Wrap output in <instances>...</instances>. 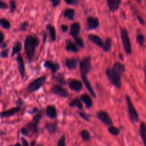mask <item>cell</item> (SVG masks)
<instances>
[{"label":"cell","instance_id":"cell-1","mask_svg":"<svg viewBox=\"0 0 146 146\" xmlns=\"http://www.w3.org/2000/svg\"><path fill=\"white\" fill-rule=\"evenodd\" d=\"M39 44V38L33 35L26 36L24 41V49L29 62H31L34 56L35 49Z\"/></svg>","mask_w":146,"mask_h":146},{"label":"cell","instance_id":"cell-2","mask_svg":"<svg viewBox=\"0 0 146 146\" xmlns=\"http://www.w3.org/2000/svg\"><path fill=\"white\" fill-rule=\"evenodd\" d=\"M120 36L123 48L127 55L131 54L132 52V44L129 37L128 31L125 28L120 27Z\"/></svg>","mask_w":146,"mask_h":146},{"label":"cell","instance_id":"cell-3","mask_svg":"<svg viewBox=\"0 0 146 146\" xmlns=\"http://www.w3.org/2000/svg\"><path fill=\"white\" fill-rule=\"evenodd\" d=\"M125 101L127 105V111L129 120L132 122H138L139 120V115L131 101L130 97L128 95L125 96Z\"/></svg>","mask_w":146,"mask_h":146},{"label":"cell","instance_id":"cell-4","mask_svg":"<svg viewBox=\"0 0 146 146\" xmlns=\"http://www.w3.org/2000/svg\"><path fill=\"white\" fill-rule=\"evenodd\" d=\"M106 74L111 83L117 88H120L121 86V76L114 71L112 68H108L106 70Z\"/></svg>","mask_w":146,"mask_h":146},{"label":"cell","instance_id":"cell-5","mask_svg":"<svg viewBox=\"0 0 146 146\" xmlns=\"http://www.w3.org/2000/svg\"><path fill=\"white\" fill-rule=\"evenodd\" d=\"M46 77L40 76L31 81L27 86L26 90L29 92H33L39 90L44 83Z\"/></svg>","mask_w":146,"mask_h":146},{"label":"cell","instance_id":"cell-6","mask_svg":"<svg viewBox=\"0 0 146 146\" xmlns=\"http://www.w3.org/2000/svg\"><path fill=\"white\" fill-rule=\"evenodd\" d=\"M42 117V113L41 112H39L38 113H36L33 117V120L31 122L28 123L26 126L25 128L29 131L33 133H36L38 132V125L39 121V120Z\"/></svg>","mask_w":146,"mask_h":146},{"label":"cell","instance_id":"cell-7","mask_svg":"<svg viewBox=\"0 0 146 146\" xmlns=\"http://www.w3.org/2000/svg\"><path fill=\"white\" fill-rule=\"evenodd\" d=\"M91 58L90 56L84 57L79 63L80 71L82 76H86L91 69Z\"/></svg>","mask_w":146,"mask_h":146},{"label":"cell","instance_id":"cell-8","mask_svg":"<svg viewBox=\"0 0 146 146\" xmlns=\"http://www.w3.org/2000/svg\"><path fill=\"white\" fill-rule=\"evenodd\" d=\"M97 117L104 124L107 125H111L112 124V121L108 115V113L105 111H99L97 112Z\"/></svg>","mask_w":146,"mask_h":146},{"label":"cell","instance_id":"cell-9","mask_svg":"<svg viewBox=\"0 0 146 146\" xmlns=\"http://www.w3.org/2000/svg\"><path fill=\"white\" fill-rule=\"evenodd\" d=\"M51 91L55 95L60 97L67 98L68 96V92L67 90L65 88L59 84H56L51 89Z\"/></svg>","mask_w":146,"mask_h":146},{"label":"cell","instance_id":"cell-10","mask_svg":"<svg viewBox=\"0 0 146 146\" xmlns=\"http://www.w3.org/2000/svg\"><path fill=\"white\" fill-rule=\"evenodd\" d=\"M87 29L93 30L96 29L99 26V19L96 17H89L87 19Z\"/></svg>","mask_w":146,"mask_h":146},{"label":"cell","instance_id":"cell-11","mask_svg":"<svg viewBox=\"0 0 146 146\" xmlns=\"http://www.w3.org/2000/svg\"><path fill=\"white\" fill-rule=\"evenodd\" d=\"M15 60L18 63V68L19 72L22 78H24L25 76V64L23 62V59L21 55V54H18L17 58H15Z\"/></svg>","mask_w":146,"mask_h":146},{"label":"cell","instance_id":"cell-12","mask_svg":"<svg viewBox=\"0 0 146 146\" xmlns=\"http://www.w3.org/2000/svg\"><path fill=\"white\" fill-rule=\"evenodd\" d=\"M20 110H21V107L19 106H18V107H13V108H11L10 109H9L7 110L2 111L0 113L1 117L3 118V117H10V116L15 115L17 112H18L20 111Z\"/></svg>","mask_w":146,"mask_h":146},{"label":"cell","instance_id":"cell-13","mask_svg":"<svg viewBox=\"0 0 146 146\" xmlns=\"http://www.w3.org/2000/svg\"><path fill=\"white\" fill-rule=\"evenodd\" d=\"M139 132L144 146H146V123L145 122H141L139 128Z\"/></svg>","mask_w":146,"mask_h":146},{"label":"cell","instance_id":"cell-14","mask_svg":"<svg viewBox=\"0 0 146 146\" xmlns=\"http://www.w3.org/2000/svg\"><path fill=\"white\" fill-rule=\"evenodd\" d=\"M88 39L99 47H103L104 42L102 39L97 35L91 34L88 35Z\"/></svg>","mask_w":146,"mask_h":146},{"label":"cell","instance_id":"cell-15","mask_svg":"<svg viewBox=\"0 0 146 146\" xmlns=\"http://www.w3.org/2000/svg\"><path fill=\"white\" fill-rule=\"evenodd\" d=\"M44 66L46 68L50 69L53 73L56 72L60 68V66L58 63L53 62L51 60H46L44 63Z\"/></svg>","mask_w":146,"mask_h":146},{"label":"cell","instance_id":"cell-16","mask_svg":"<svg viewBox=\"0 0 146 146\" xmlns=\"http://www.w3.org/2000/svg\"><path fill=\"white\" fill-rule=\"evenodd\" d=\"M79 60L76 58L67 59L65 61V65L69 70H75L76 68Z\"/></svg>","mask_w":146,"mask_h":146},{"label":"cell","instance_id":"cell-17","mask_svg":"<svg viewBox=\"0 0 146 146\" xmlns=\"http://www.w3.org/2000/svg\"><path fill=\"white\" fill-rule=\"evenodd\" d=\"M46 114L48 117L54 119L57 117V112L55 106L48 105L46 107Z\"/></svg>","mask_w":146,"mask_h":146},{"label":"cell","instance_id":"cell-18","mask_svg":"<svg viewBox=\"0 0 146 146\" xmlns=\"http://www.w3.org/2000/svg\"><path fill=\"white\" fill-rule=\"evenodd\" d=\"M107 2L110 11H114L119 9L121 1L120 0H108Z\"/></svg>","mask_w":146,"mask_h":146},{"label":"cell","instance_id":"cell-19","mask_svg":"<svg viewBox=\"0 0 146 146\" xmlns=\"http://www.w3.org/2000/svg\"><path fill=\"white\" fill-rule=\"evenodd\" d=\"M69 87L72 90H74L75 91H79L82 89L83 84L80 80L74 79L70 82Z\"/></svg>","mask_w":146,"mask_h":146},{"label":"cell","instance_id":"cell-20","mask_svg":"<svg viewBox=\"0 0 146 146\" xmlns=\"http://www.w3.org/2000/svg\"><path fill=\"white\" fill-rule=\"evenodd\" d=\"M112 68L121 76L123 75V74L125 71V65L119 62H116L113 64Z\"/></svg>","mask_w":146,"mask_h":146},{"label":"cell","instance_id":"cell-21","mask_svg":"<svg viewBox=\"0 0 146 146\" xmlns=\"http://www.w3.org/2000/svg\"><path fill=\"white\" fill-rule=\"evenodd\" d=\"M80 30V26L78 22L73 23L70 27V33L71 35L74 38L76 37Z\"/></svg>","mask_w":146,"mask_h":146},{"label":"cell","instance_id":"cell-22","mask_svg":"<svg viewBox=\"0 0 146 146\" xmlns=\"http://www.w3.org/2000/svg\"><path fill=\"white\" fill-rule=\"evenodd\" d=\"M82 80H83V83L84 84L85 86L86 87L87 89L88 90V91L90 92V94L91 95V96L93 97V98H96V94L94 92V89L92 88V86L90 83V82H89V80H88V79L86 78V76H82Z\"/></svg>","mask_w":146,"mask_h":146},{"label":"cell","instance_id":"cell-23","mask_svg":"<svg viewBox=\"0 0 146 146\" xmlns=\"http://www.w3.org/2000/svg\"><path fill=\"white\" fill-rule=\"evenodd\" d=\"M80 99L82 100V102L86 104V106L87 108H90L92 105V100L91 98V97L87 94H83L81 95Z\"/></svg>","mask_w":146,"mask_h":146},{"label":"cell","instance_id":"cell-24","mask_svg":"<svg viewBox=\"0 0 146 146\" xmlns=\"http://www.w3.org/2000/svg\"><path fill=\"white\" fill-rule=\"evenodd\" d=\"M45 128L49 133L54 134L58 129V124L56 122L49 123L46 125Z\"/></svg>","mask_w":146,"mask_h":146},{"label":"cell","instance_id":"cell-25","mask_svg":"<svg viewBox=\"0 0 146 146\" xmlns=\"http://www.w3.org/2000/svg\"><path fill=\"white\" fill-rule=\"evenodd\" d=\"M22 49V44L19 41H17L14 43L13 47L12 48V51H11V56H14L16 54H19V52L21 51Z\"/></svg>","mask_w":146,"mask_h":146},{"label":"cell","instance_id":"cell-26","mask_svg":"<svg viewBox=\"0 0 146 146\" xmlns=\"http://www.w3.org/2000/svg\"><path fill=\"white\" fill-rule=\"evenodd\" d=\"M74 15H75V10L74 9L69 8L66 9L63 13V15L64 17L67 18L68 19L73 21L74 19Z\"/></svg>","mask_w":146,"mask_h":146},{"label":"cell","instance_id":"cell-27","mask_svg":"<svg viewBox=\"0 0 146 146\" xmlns=\"http://www.w3.org/2000/svg\"><path fill=\"white\" fill-rule=\"evenodd\" d=\"M69 106L73 107H78L80 110L83 109V105L81 102V100L78 98H74L70 103H69Z\"/></svg>","mask_w":146,"mask_h":146},{"label":"cell","instance_id":"cell-28","mask_svg":"<svg viewBox=\"0 0 146 146\" xmlns=\"http://www.w3.org/2000/svg\"><path fill=\"white\" fill-rule=\"evenodd\" d=\"M46 27L50 33L51 40L52 41H55L56 40V32L55 27L50 24L47 25Z\"/></svg>","mask_w":146,"mask_h":146},{"label":"cell","instance_id":"cell-29","mask_svg":"<svg viewBox=\"0 0 146 146\" xmlns=\"http://www.w3.org/2000/svg\"><path fill=\"white\" fill-rule=\"evenodd\" d=\"M66 50L68 51H71L73 52H77L79 50L78 48L76 46V44L71 42H67L66 46Z\"/></svg>","mask_w":146,"mask_h":146},{"label":"cell","instance_id":"cell-30","mask_svg":"<svg viewBox=\"0 0 146 146\" xmlns=\"http://www.w3.org/2000/svg\"><path fill=\"white\" fill-rule=\"evenodd\" d=\"M54 79L56 82H58L59 83H60L61 84L65 85L66 84V80H65L64 75L62 73H59L56 75H55L54 76Z\"/></svg>","mask_w":146,"mask_h":146},{"label":"cell","instance_id":"cell-31","mask_svg":"<svg viewBox=\"0 0 146 146\" xmlns=\"http://www.w3.org/2000/svg\"><path fill=\"white\" fill-rule=\"evenodd\" d=\"M136 42L140 46H143L145 42V36L141 33H139L136 36Z\"/></svg>","mask_w":146,"mask_h":146},{"label":"cell","instance_id":"cell-32","mask_svg":"<svg viewBox=\"0 0 146 146\" xmlns=\"http://www.w3.org/2000/svg\"><path fill=\"white\" fill-rule=\"evenodd\" d=\"M80 136L83 141H88L91 139V135L90 132L86 129H83L80 132Z\"/></svg>","mask_w":146,"mask_h":146},{"label":"cell","instance_id":"cell-33","mask_svg":"<svg viewBox=\"0 0 146 146\" xmlns=\"http://www.w3.org/2000/svg\"><path fill=\"white\" fill-rule=\"evenodd\" d=\"M111 41L112 40L110 38H107L106 39L103 47V49L105 52H108L110 50L111 47Z\"/></svg>","mask_w":146,"mask_h":146},{"label":"cell","instance_id":"cell-34","mask_svg":"<svg viewBox=\"0 0 146 146\" xmlns=\"http://www.w3.org/2000/svg\"><path fill=\"white\" fill-rule=\"evenodd\" d=\"M108 131L111 135L113 136H117L120 133L119 129L112 125H111L108 127Z\"/></svg>","mask_w":146,"mask_h":146},{"label":"cell","instance_id":"cell-35","mask_svg":"<svg viewBox=\"0 0 146 146\" xmlns=\"http://www.w3.org/2000/svg\"><path fill=\"white\" fill-rule=\"evenodd\" d=\"M0 24L1 26L4 29H9L11 26L10 23L5 18H1L0 20Z\"/></svg>","mask_w":146,"mask_h":146},{"label":"cell","instance_id":"cell-36","mask_svg":"<svg viewBox=\"0 0 146 146\" xmlns=\"http://www.w3.org/2000/svg\"><path fill=\"white\" fill-rule=\"evenodd\" d=\"M74 39H75V42L76 44L79 47L83 48L84 47V41L82 38H81L80 37H79V36H76V37L74 38Z\"/></svg>","mask_w":146,"mask_h":146},{"label":"cell","instance_id":"cell-37","mask_svg":"<svg viewBox=\"0 0 146 146\" xmlns=\"http://www.w3.org/2000/svg\"><path fill=\"white\" fill-rule=\"evenodd\" d=\"M65 140H66V136L64 135H63L59 139L57 143V146H66Z\"/></svg>","mask_w":146,"mask_h":146},{"label":"cell","instance_id":"cell-38","mask_svg":"<svg viewBox=\"0 0 146 146\" xmlns=\"http://www.w3.org/2000/svg\"><path fill=\"white\" fill-rule=\"evenodd\" d=\"M79 115L80 116V117H82L83 120H86V121H90V119H89V115H88L87 113H86L84 112H79Z\"/></svg>","mask_w":146,"mask_h":146},{"label":"cell","instance_id":"cell-39","mask_svg":"<svg viewBox=\"0 0 146 146\" xmlns=\"http://www.w3.org/2000/svg\"><path fill=\"white\" fill-rule=\"evenodd\" d=\"M9 4H10V13L14 12L15 9H16L15 2L14 1H10L9 2Z\"/></svg>","mask_w":146,"mask_h":146},{"label":"cell","instance_id":"cell-40","mask_svg":"<svg viewBox=\"0 0 146 146\" xmlns=\"http://www.w3.org/2000/svg\"><path fill=\"white\" fill-rule=\"evenodd\" d=\"M28 26V22L25 21V22H23L21 23L19 28V30L20 31H25L27 29V27Z\"/></svg>","mask_w":146,"mask_h":146},{"label":"cell","instance_id":"cell-41","mask_svg":"<svg viewBox=\"0 0 146 146\" xmlns=\"http://www.w3.org/2000/svg\"><path fill=\"white\" fill-rule=\"evenodd\" d=\"M64 2L68 5H75V6L77 5L79 3V0H65Z\"/></svg>","mask_w":146,"mask_h":146},{"label":"cell","instance_id":"cell-42","mask_svg":"<svg viewBox=\"0 0 146 146\" xmlns=\"http://www.w3.org/2000/svg\"><path fill=\"white\" fill-rule=\"evenodd\" d=\"M9 55V49L6 50H3L1 51V57L2 58H7Z\"/></svg>","mask_w":146,"mask_h":146},{"label":"cell","instance_id":"cell-43","mask_svg":"<svg viewBox=\"0 0 146 146\" xmlns=\"http://www.w3.org/2000/svg\"><path fill=\"white\" fill-rule=\"evenodd\" d=\"M136 18H137V21H139V23H140L141 25L143 26V25H145V21L144 20V19H143L140 15H136Z\"/></svg>","mask_w":146,"mask_h":146},{"label":"cell","instance_id":"cell-44","mask_svg":"<svg viewBox=\"0 0 146 146\" xmlns=\"http://www.w3.org/2000/svg\"><path fill=\"white\" fill-rule=\"evenodd\" d=\"M21 133L22 135H23L25 136H27L29 135V131L25 127L22 128L21 129Z\"/></svg>","mask_w":146,"mask_h":146},{"label":"cell","instance_id":"cell-45","mask_svg":"<svg viewBox=\"0 0 146 146\" xmlns=\"http://www.w3.org/2000/svg\"><path fill=\"white\" fill-rule=\"evenodd\" d=\"M0 8L1 9H6L8 8V6L3 1H1V2H0Z\"/></svg>","mask_w":146,"mask_h":146},{"label":"cell","instance_id":"cell-46","mask_svg":"<svg viewBox=\"0 0 146 146\" xmlns=\"http://www.w3.org/2000/svg\"><path fill=\"white\" fill-rule=\"evenodd\" d=\"M50 1L51 2L53 7L58 6L59 5L60 2V1H59V0H51Z\"/></svg>","mask_w":146,"mask_h":146},{"label":"cell","instance_id":"cell-47","mask_svg":"<svg viewBox=\"0 0 146 146\" xmlns=\"http://www.w3.org/2000/svg\"><path fill=\"white\" fill-rule=\"evenodd\" d=\"M61 28H62V31L64 32V33L67 31H68V26L66 25H64H64H62L61 26Z\"/></svg>","mask_w":146,"mask_h":146},{"label":"cell","instance_id":"cell-48","mask_svg":"<svg viewBox=\"0 0 146 146\" xmlns=\"http://www.w3.org/2000/svg\"><path fill=\"white\" fill-rule=\"evenodd\" d=\"M21 140H22V143L23 146H29L27 141L25 138L22 137V138L21 139Z\"/></svg>","mask_w":146,"mask_h":146},{"label":"cell","instance_id":"cell-49","mask_svg":"<svg viewBox=\"0 0 146 146\" xmlns=\"http://www.w3.org/2000/svg\"><path fill=\"white\" fill-rule=\"evenodd\" d=\"M38 111V108L37 107H35V108H33V110L31 111H28V112L30 113V114H33V113H36Z\"/></svg>","mask_w":146,"mask_h":146},{"label":"cell","instance_id":"cell-50","mask_svg":"<svg viewBox=\"0 0 146 146\" xmlns=\"http://www.w3.org/2000/svg\"><path fill=\"white\" fill-rule=\"evenodd\" d=\"M143 71H144V76H145L144 82H145V83L146 84V64H145L144 65V67H143Z\"/></svg>","mask_w":146,"mask_h":146},{"label":"cell","instance_id":"cell-51","mask_svg":"<svg viewBox=\"0 0 146 146\" xmlns=\"http://www.w3.org/2000/svg\"><path fill=\"white\" fill-rule=\"evenodd\" d=\"M0 34H1V39H0V43L1 44L3 43V38H4V36H3V34L2 33V32L1 31L0 33Z\"/></svg>","mask_w":146,"mask_h":146},{"label":"cell","instance_id":"cell-52","mask_svg":"<svg viewBox=\"0 0 146 146\" xmlns=\"http://www.w3.org/2000/svg\"><path fill=\"white\" fill-rule=\"evenodd\" d=\"M17 104H18V105H19V106H22V105L23 104V100H22L21 99H19V100H18V101H17Z\"/></svg>","mask_w":146,"mask_h":146},{"label":"cell","instance_id":"cell-53","mask_svg":"<svg viewBox=\"0 0 146 146\" xmlns=\"http://www.w3.org/2000/svg\"><path fill=\"white\" fill-rule=\"evenodd\" d=\"M6 45H7V43H1V49L4 48L6 46Z\"/></svg>","mask_w":146,"mask_h":146},{"label":"cell","instance_id":"cell-54","mask_svg":"<svg viewBox=\"0 0 146 146\" xmlns=\"http://www.w3.org/2000/svg\"><path fill=\"white\" fill-rule=\"evenodd\" d=\"M119 58L120 59H121V60H123V58H124V57H123V55L121 54H120L119 55Z\"/></svg>","mask_w":146,"mask_h":146},{"label":"cell","instance_id":"cell-55","mask_svg":"<svg viewBox=\"0 0 146 146\" xmlns=\"http://www.w3.org/2000/svg\"><path fill=\"white\" fill-rule=\"evenodd\" d=\"M14 146H22V145H21V144H19V143H17L15 144V145H14Z\"/></svg>","mask_w":146,"mask_h":146},{"label":"cell","instance_id":"cell-56","mask_svg":"<svg viewBox=\"0 0 146 146\" xmlns=\"http://www.w3.org/2000/svg\"><path fill=\"white\" fill-rule=\"evenodd\" d=\"M38 146H41V145H38Z\"/></svg>","mask_w":146,"mask_h":146}]
</instances>
